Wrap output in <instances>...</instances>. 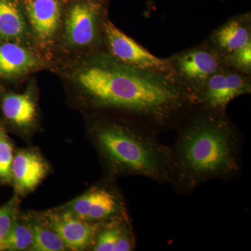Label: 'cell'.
<instances>
[{
  "instance_id": "obj_10",
  "label": "cell",
  "mask_w": 251,
  "mask_h": 251,
  "mask_svg": "<svg viewBox=\"0 0 251 251\" xmlns=\"http://www.w3.org/2000/svg\"><path fill=\"white\" fill-rule=\"evenodd\" d=\"M50 225L67 248L80 251L94 245L97 234L103 224H92L77 219L71 211L53 214L50 217Z\"/></svg>"
},
{
  "instance_id": "obj_20",
  "label": "cell",
  "mask_w": 251,
  "mask_h": 251,
  "mask_svg": "<svg viewBox=\"0 0 251 251\" xmlns=\"http://www.w3.org/2000/svg\"><path fill=\"white\" fill-rule=\"evenodd\" d=\"M15 223L14 209L10 206L0 207V251L5 250V242Z\"/></svg>"
},
{
  "instance_id": "obj_11",
  "label": "cell",
  "mask_w": 251,
  "mask_h": 251,
  "mask_svg": "<svg viewBox=\"0 0 251 251\" xmlns=\"http://www.w3.org/2000/svg\"><path fill=\"white\" fill-rule=\"evenodd\" d=\"M49 171L47 164L37 153L18 151L11 166L12 181L16 192L23 194L32 191L44 179Z\"/></svg>"
},
{
  "instance_id": "obj_18",
  "label": "cell",
  "mask_w": 251,
  "mask_h": 251,
  "mask_svg": "<svg viewBox=\"0 0 251 251\" xmlns=\"http://www.w3.org/2000/svg\"><path fill=\"white\" fill-rule=\"evenodd\" d=\"M222 62L226 67L251 75V43L222 57Z\"/></svg>"
},
{
  "instance_id": "obj_1",
  "label": "cell",
  "mask_w": 251,
  "mask_h": 251,
  "mask_svg": "<svg viewBox=\"0 0 251 251\" xmlns=\"http://www.w3.org/2000/svg\"><path fill=\"white\" fill-rule=\"evenodd\" d=\"M77 81L96 106L123 112L159 133L176 129L194 106L173 75L130 67L107 51L95 54Z\"/></svg>"
},
{
  "instance_id": "obj_2",
  "label": "cell",
  "mask_w": 251,
  "mask_h": 251,
  "mask_svg": "<svg viewBox=\"0 0 251 251\" xmlns=\"http://www.w3.org/2000/svg\"><path fill=\"white\" fill-rule=\"evenodd\" d=\"M176 129L169 183L181 195L213 179L231 181L242 172V133L227 115L193 106Z\"/></svg>"
},
{
  "instance_id": "obj_5",
  "label": "cell",
  "mask_w": 251,
  "mask_h": 251,
  "mask_svg": "<svg viewBox=\"0 0 251 251\" xmlns=\"http://www.w3.org/2000/svg\"><path fill=\"white\" fill-rule=\"evenodd\" d=\"M251 92V75L223 66L209 79L194 97L195 106L226 112L234 99Z\"/></svg>"
},
{
  "instance_id": "obj_12",
  "label": "cell",
  "mask_w": 251,
  "mask_h": 251,
  "mask_svg": "<svg viewBox=\"0 0 251 251\" xmlns=\"http://www.w3.org/2000/svg\"><path fill=\"white\" fill-rule=\"evenodd\" d=\"M25 6L36 34L43 39L52 37L60 21L57 0H25Z\"/></svg>"
},
{
  "instance_id": "obj_6",
  "label": "cell",
  "mask_w": 251,
  "mask_h": 251,
  "mask_svg": "<svg viewBox=\"0 0 251 251\" xmlns=\"http://www.w3.org/2000/svg\"><path fill=\"white\" fill-rule=\"evenodd\" d=\"M103 34L107 52L119 62L137 69L174 76L168 58L153 55L108 20L104 25Z\"/></svg>"
},
{
  "instance_id": "obj_4",
  "label": "cell",
  "mask_w": 251,
  "mask_h": 251,
  "mask_svg": "<svg viewBox=\"0 0 251 251\" xmlns=\"http://www.w3.org/2000/svg\"><path fill=\"white\" fill-rule=\"evenodd\" d=\"M175 79L194 97L206 81L224 65L222 57L204 44L185 49L168 57Z\"/></svg>"
},
{
  "instance_id": "obj_8",
  "label": "cell",
  "mask_w": 251,
  "mask_h": 251,
  "mask_svg": "<svg viewBox=\"0 0 251 251\" xmlns=\"http://www.w3.org/2000/svg\"><path fill=\"white\" fill-rule=\"evenodd\" d=\"M77 219L103 224L127 217L125 202L120 195L108 186H97L71 204L70 211Z\"/></svg>"
},
{
  "instance_id": "obj_19",
  "label": "cell",
  "mask_w": 251,
  "mask_h": 251,
  "mask_svg": "<svg viewBox=\"0 0 251 251\" xmlns=\"http://www.w3.org/2000/svg\"><path fill=\"white\" fill-rule=\"evenodd\" d=\"M13 159L12 145L10 143L5 130L0 127V179L7 182L12 181L11 166Z\"/></svg>"
},
{
  "instance_id": "obj_16",
  "label": "cell",
  "mask_w": 251,
  "mask_h": 251,
  "mask_svg": "<svg viewBox=\"0 0 251 251\" xmlns=\"http://www.w3.org/2000/svg\"><path fill=\"white\" fill-rule=\"evenodd\" d=\"M34 234L32 250L36 251H65L67 246L61 237L53 230H50L40 225H31Z\"/></svg>"
},
{
  "instance_id": "obj_7",
  "label": "cell",
  "mask_w": 251,
  "mask_h": 251,
  "mask_svg": "<svg viewBox=\"0 0 251 251\" xmlns=\"http://www.w3.org/2000/svg\"><path fill=\"white\" fill-rule=\"evenodd\" d=\"M107 0H82L74 5L66 23V31L74 45L88 47L100 42L104 36Z\"/></svg>"
},
{
  "instance_id": "obj_14",
  "label": "cell",
  "mask_w": 251,
  "mask_h": 251,
  "mask_svg": "<svg viewBox=\"0 0 251 251\" xmlns=\"http://www.w3.org/2000/svg\"><path fill=\"white\" fill-rule=\"evenodd\" d=\"M2 110L5 117L19 126H27L34 122L36 108L30 96L12 94L3 99Z\"/></svg>"
},
{
  "instance_id": "obj_15",
  "label": "cell",
  "mask_w": 251,
  "mask_h": 251,
  "mask_svg": "<svg viewBox=\"0 0 251 251\" xmlns=\"http://www.w3.org/2000/svg\"><path fill=\"white\" fill-rule=\"evenodd\" d=\"M25 31V23L18 0H0V39H18Z\"/></svg>"
},
{
  "instance_id": "obj_9",
  "label": "cell",
  "mask_w": 251,
  "mask_h": 251,
  "mask_svg": "<svg viewBox=\"0 0 251 251\" xmlns=\"http://www.w3.org/2000/svg\"><path fill=\"white\" fill-rule=\"evenodd\" d=\"M221 57L251 43V12L237 15L216 28L203 41Z\"/></svg>"
},
{
  "instance_id": "obj_3",
  "label": "cell",
  "mask_w": 251,
  "mask_h": 251,
  "mask_svg": "<svg viewBox=\"0 0 251 251\" xmlns=\"http://www.w3.org/2000/svg\"><path fill=\"white\" fill-rule=\"evenodd\" d=\"M160 133L134 120H105L94 128L96 145L112 173L134 175L168 184L171 148Z\"/></svg>"
},
{
  "instance_id": "obj_17",
  "label": "cell",
  "mask_w": 251,
  "mask_h": 251,
  "mask_svg": "<svg viewBox=\"0 0 251 251\" xmlns=\"http://www.w3.org/2000/svg\"><path fill=\"white\" fill-rule=\"evenodd\" d=\"M34 234L31 226L15 223L5 242V250L24 251L32 247Z\"/></svg>"
},
{
  "instance_id": "obj_13",
  "label": "cell",
  "mask_w": 251,
  "mask_h": 251,
  "mask_svg": "<svg viewBox=\"0 0 251 251\" xmlns=\"http://www.w3.org/2000/svg\"><path fill=\"white\" fill-rule=\"evenodd\" d=\"M36 61L25 49L14 43L0 45V75L17 76L26 74L35 67Z\"/></svg>"
}]
</instances>
